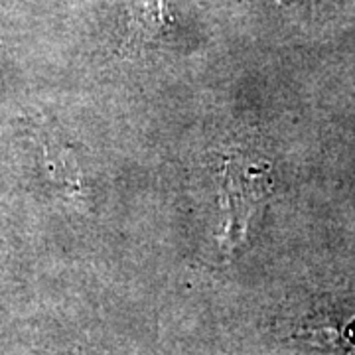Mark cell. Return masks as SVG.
<instances>
[{
	"mask_svg": "<svg viewBox=\"0 0 355 355\" xmlns=\"http://www.w3.org/2000/svg\"><path fill=\"white\" fill-rule=\"evenodd\" d=\"M268 186L270 176L266 164H251L245 160H231L225 164L221 188V205L225 214L221 245L225 249L231 251L247 237L249 219L265 200Z\"/></svg>",
	"mask_w": 355,
	"mask_h": 355,
	"instance_id": "cell-1",
	"label": "cell"
}]
</instances>
